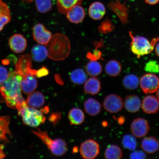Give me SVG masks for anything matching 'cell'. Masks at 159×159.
<instances>
[{
    "label": "cell",
    "mask_w": 159,
    "mask_h": 159,
    "mask_svg": "<svg viewBox=\"0 0 159 159\" xmlns=\"http://www.w3.org/2000/svg\"><path fill=\"white\" fill-rule=\"evenodd\" d=\"M156 95L158 98L159 99V89H158V90L157 91Z\"/></svg>",
    "instance_id": "cell-45"
},
{
    "label": "cell",
    "mask_w": 159,
    "mask_h": 159,
    "mask_svg": "<svg viewBox=\"0 0 159 159\" xmlns=\"http://www.w3.org/2000/svg\"><path fill=\"white\" fill-rule=\"evenodd\" d=\"M122 144L125 149L134 151L136 150L137 146L136 139L133 135H125L122 139Z\"/></svg>",
    "instance_id": "cell-32"
},
{
    "label": "cell",
    "mask_w": 159,
    "mask_h": 159,
    "mask_svg": "<svg viewBox=\"0 0 159 159\" xmlns=\"http://www.w3.org/2000/svg\"><path fill=\"white\" fill-rule=\"evenodd\" d=\"M70 78L75 84L81 85L86 82L87 77L84 70L79 68L74 70L71 73Z\"/></svg>",
    "instance_id": "cell-30"
},
{
    "label": "cell",
    "mask_w": 159,
    "mask_h": 159,
    "mask_svg": "<svg viewBox=\"0 0 159 159\" xmlns=\"http://www.w3.org/2000/svg\"><path fill=\"white\" fill-rule=\"evenodd\" d=\"M141 107L146 114H156L159 110V99L154 95H148L143 99Z\"/></svg>",
    "instance_id": "cell-13"
},
{
    "label": "cell",
    "mask_w": 159,
    "mask_h": 159,
    "mask_svg": "<svg viewBox=\"0 0 159 159\" xmlns=\"http://www.w3.org/2000/svg\"><path fill=\"white\" fill-rule=\"evenodd\" d=\"M103 126H107V123L106 122H104L102 123Z\"/></svg>",
    "instance_id": "cell-46"
},
{
    "label": "cell",
    "mask_w": 159,
    "mask_h": 159,
    "mask_svg": "<svg viewBox=\"0 0 159 159\" xmlns=\"http://www.w3.org/2000/svg\"><path fill=\"white\" fill-rule=\"evenodd\" d=\"M60 118L61 114H60L59 113H53L51 115V116H50L49 120L50 121L54 124L57 123V121H58Z\"/></svg>",
    "instance_id": "cell-40"
},
{
    "label": "cell",
    "mask_w": 159,
    "mask_h": 159,
    "mask_svg": "<svg viewBox=\"0 0 159 159\" xmlns=\"http://www.w3.org/2000/svg\"><path fill=\"white\" fill-rule=\"evenodd\" d=\"M84 113L80 109L75 108L69 111L68 119L71 125H80L84 122Z\"/></svg>",
    "instance_id": "cell-27"
},
{
    "label": "cell",
    "mask_w": 159,
    "mask_h": 159,
    "mask_svg": "<svg viewBox=\"0 0 159 159\" xmlns=\"http://www.w3.org/2000/svg\"><path fill=\"white\" fill-rule=\"evenodd\" d=\"M145 2L150 5H155L157 4L159 0H144Z\"/></svg>",
    "instance_id": "cell-41"
},
{
    "label": "cell",
    "mask_w": 159,
    "mask_h": 159,
    "mask_svg": "<svg viewBox=\"0 0 159 159\" xmlns=\"http://www.w3.org/2000/svg\"><path fill=\"white\" fill-rule=\"evenodd\" d=\"M31 58L36 62H41L48 57V53L46 46L38 44L34 45L31 50Z\"/></svg>",
    "instance_id": "cell-19"
},
{
    "label": "cell",
    "mask_w": 159,
    "mask_h": 159,
    "mask_svg": "<svg viewBox=\"0 0 159 159\" xmlns=\"http://www.w3.org/2000/svg\"><path fill=\"white\" fill-rule=\"evenodd\" d=\"M11 20V16L8 7L5 3L0 0V32Z\"/></svg>",
    "instance_id": "cell-24"
},
{
    "label": "cell",
    "mask_w": 159,
    "mask_h": 159,
    "mask_svg": "<svg viewBox=\"0 0 159 159\" xmlns=\"http://www.w3.org/2000/svg\"><path fill=\"white\" fill-rule=\"evenodd\" d=\"M85 70L87 73L90 76H98L102 71V66L101 63L96 61H91L85 66Z\"/></svg>",
    "instance_id": "cell-29"
},
{
    "label": "cell",
    "mask_w": 159,
    "mask_h": 159,
    "mask_svg": "<svg viewBox=\"0 0 159 159\" xmlns=\"http://www.w3.org/2000/svg\"><path fill=\"white\" fill-rule=\"evenodd\" d=\"M104 156L107 159H120L122 157L123 153L119 146L111 144L109 145L105 150Z\"/></svg>",
    "instance_id": "cell-28"
},
{
    "label": "cell",
    "mask_w": 159,
    "mask_h": 159,
    "mask_svg": "<svg viewBox=\"0 0 159 159\" xmlns=\"http://www.w3.org/2000/svg\"><path fill=\"white\" fill-rule=\"evenodd\" d=\"M132 41L130 43V49L138 58L149 54L153 50L155 45L159 41V37L152 39L150 42L148 39L143 37H134L129 32Z\"/></svg>",
    "instance_id": "cell-3"
},
{
    "label": "cell",
    "mask_w": 159,
    "mask_h": 159,
    "mask_svg": "<svg viewBox=\"0 0 159 159\" xmlns=\"http://www.w3.org/2000/svg\"><path fill=\"white\" fill-rule=\"evenodd\" d=\"M102 55V53L98 50H95L93 53L89 52L87 55V57L91 61H97L100 59Z\"/></svg>",
    "instance_id": "cell-38"
},
{
    "label": "cell",
    "mask_w": 159,
    "mask_h": 159,
    "mask_svg": "<svg viewBox=\"0 0 159 159\" xmlns=\"http://www.w3.org/2000/svg\"><path fill=\"white\" fill-rule=\"evenodd\" d=\"M48 74V70L46 67H43L39 69V70H36V77L40 78V77L46 76Z\"/></svg>",
    "instance_id": "cell-39"
},
{
    "label": "cell",
    "mask_w": 159,
    "mask_h": 159,
    "mask_svg": "<svg viewBox=\"0 0 159 159\" xmlns=\"http://www.w3.org/2000/svg\"><path fill=\"white\" fill-rule=\"evenodd\" d=\"M142 102L139 97L136 95H128L125 98L124 105L126 110L130 113H136L139 110Z\"/></svg>",
    "instance_id": "cell-17"
},
{
    "label": "cell",
    "mask_w": 159,
    "mask_h": 159,
    "mask_svg": "<svg viewBox=\"0 0 159 159\" xmlns=\"http://www.w3.org/2000/svg\"><path fill=\"white\" fill-rule=\"evenodd\" d=\"M141 148L144 152L148 154L154 153L159 148V143L154 137L144 138L141 143Z\"/></svg>",
    "instance_id": "cell-18"
},
{
    "label": "cell",
    "mask_w": 159,
    "mask_h": 159,
    "mask_svg": "<svg viewBox=\"0 0 159 159\" xmlns=\"http://www.w3.org/2000/svg\"><path fill=\"white\" fill-rule=\"evenodd\" d=\"M85 112L91 116L98 115L101 110V105L98 101L94 99L89 98L84 103Z\"/></svg>",
    "instance_id": "cell-22"
},
{
    "label": "cell",
    "mask_w": 159,
    "mask_h": 159,
    "mask_svg": "<svg viewBox=\"0 0 159 159\" xmlns=\"http://www.w3.org/2000/svg\"><path fill=\"white\" fill-rule=\"evenodd\" d=\"M103 106L107 112L115 114L122 110L124 107V102L119 95L111 94L105 97L103 102Z\"/></svg>",
    "instance_id": "cell-8"
},
{
    "label": "cell",
    "mask_w": 159,
    "mask_h": 159,
    "mask_svg": "<svg viewBox=\"0 0 159 159\" xmlns=\"http://www.w3.org/2000/svg\"><path fill=\"white\" fill-rule=\"evenodd\" d=\"M144 69L148 72L158 73L159 72V63L156 61H149L145 65Z\"/></svg>",
    "instance_id": "cell-35"
},
{
    "label": "cell",
    "mask_w": 159,
    "mask_h": 159,
    "mask_svg": "<svg viewBox=\"0 0 159 159\" xmlns=\"http://www.w3.org/2000/svg\"><path fill=\"white\" fill-rule=\"evenodd\" d=\"M126 2L121 3L119 0H112L108 3V7L118 16L123 25L128 23V9Z\"/></svg>",
    "instance_id": "cell-9"
},
{
    "label": "cell",
    "mask_w": 159,
    "mask_h": 159,
    "mask_svg": "<svg viewBox=\"0 0 159 159\" xmlns=\"http://www.w3.org/2000/svg\"><path fill=\"white\" fill-rule=\"evenodd\" d=\"M139 81L138 77L136 75L129 74L123 79L122 83L125 88L129 90H134L138 87Z\"/></svg>",
    "instance_id": "cell-31"
},
{
    "label": "cell",
    "mask_w": 159,
    "mask_h": 159,
    "mask_svg": "<svg viewBox=\"0 0 159 159\" xmlns=\"http://www.w3.org/2000/svg\"><path fill=\"white\" fill-rule=\"evenodd\" d=\"M22 77L15 71H11L0 88V93L8 106L20 109L27 105L21 94Z\"/></svg>",
    "instance_id": "cell-1"
},
{
    "label": "cell",
    "mask_w": 159,
    "mask_h": 159,
    "mask_svg": "<svg viewBox=\"0 0 159 159\" xmlns=\"http://www.w3.org/2000/svg\"><path fill=\"white\" fill-rule=\"evenodd\" d=\"M45 46L47 49L48 57L53 60H64L70 53V41L68 37L62 34L57 33L52 36Z\"/></svg>",
    "instance_id": "cell-2"
},
{
    "label": "cell",
    "mask_w": 159,
    "mask_h": 159,
    "mask_svg": "<svg viewBox=\"0 0 159 159\" xmlns=\"http://www.w3.org/2000/svg\"><path fill=\"white\" fill-rule=\"evenodd\" d=\"M9 43L10 48L17 53L23 52L27 47V40L20 34H15L11 37Z\"/></svg>",
    "instance_id": "cell-14"
},
{
    "label": "cell",
    "mask_w": 159,
    "mask_h": 159,
    "mask_svg": "<svg viewBox=\"0 0 159 159\" xmlns=\"http://www.w3.org/2000/svg\"><path fill=\"white\" fill-rule=\"evenodd\" d=\"M45 99L44 96L40 92H34L30 94L27 99V104L33 108H39L44 104Z\"/></svg>",
    "instance_id": "cell-21"
},
{
    "label": "cell",
    "mask_w": 159,
    "mask_h": 159,
    "mask_svg": "<svg viewBox=\"0 0 159 159\" xmlns=\"http://www.w3.org/2000/svg\"><path fill=\"white\" fill-rule=\"evenodd\" d=\"M32 132L41 139L54 156H62L67 152L66 144L62 139H58L53 140L49 138L47 132H43L39 129L38 131H33Z\"/></svg>",
    "instance_id": "cell-4"
},
{
    "label": "cell",
    "mask_w": 159,
    "mask_h": 159,
    "mask_svg": "<svg viewBox=\"0 0 159 159\" xmlns=\"http://www.w3.org/2000/svg\"><path fill=\"white\" fill-rule=\"evenodd\" d=\"M3 145H0V159H2L6 157L5 155L3 152Z\"/></svg>",
    "instance_id": "cell-42"
},
{
    "label": "cell",
    "mask_w": 159,
    "mask_h": 159,
    "mask_svg": "<svg viewBox=\"0 0 159 159\" xmlns=\"http://www.w3.org/2000/svg\"><path fill=\"white\" fill-rule=\"evenodd\" d=\"M155 52L157 55L159 57V42L157 43L155 47Z\"/></svg>",
    "instance_id": "cell-44"
},
{
    "label": "cell",
    "mask_w": 159,
    "mask_h": 159,
    "mask_svg": "<svg viewBox=\"0 0 159 159\" xmlns=\"http://www.w3.org/2000/svg\"><path fill=\"white\" fill-rule=\"evenodd\" d=\"M115 29V26L112 22L108 19H107L101 23L98 27V30L101 33L107 34L112 32Z\"/></svg>",
    "instance_id": "cell-34"
},
{
    "label": "cell",
    "mask_w": 159,
    "mask_h": 159,
    "mask_svg": "<svg viewBox=\"0 0 159 159\" xmlns=\"http://www.w3.org/2000/svg\"><path fill=\"white\" fill-rule=\"evenodd\" d=\"M88 12L91 18L97 20L104 17L106 13V9L102 3L95 2L89 6Z\"/></svg>",
    "instance_id": "cell-16"
},
{
    "label": "cell",
    "mask_w": 159,
    "mask_h": 159,
    "mask_svg": "<svg viewBox=\"0 0 159 159\" xmlns=\"http://www.w3.org/2000/svg\"><path fill=\"white\" fill-rule=\"evenodd\" d=\"M66 17L73 23H80L84 20L85 13L84 8L80 5L74 6L68 10L66 13Z\"/></svg>",
    "instance_id": "cell-15"
},
{
    "label": "cell",
    "mask_w": 159,
    "mask_h": 159,
    "mask_svg": "<svg viewBox=\"0 0 159 159\" xmlns=\"http://www.w3.org/2000/svg\"><path fill=\"white\" fill-rule=\"evenodd\" d=\"M8 75L7 69L4 67L0 66V88L7 78Z\"/></svg>",
    "instance_id": "cell-36"
},
{
    "label": "cell",
    "mask_w": 159,
    "mask_h": 159,
    "mask_svg": "<svg viewBox=\"0 0 159 159\" xmlns=\"http://www.w3.org/2000/svg\"><path fill=\"white\" fill-rule=\"evenodd\" d=\"M125 120V118L123 116L119 117L117 119L118 124L121 125L124 124Z\"/></svg>",
    "instance_id": "cell-43"
},
{
    "label": "cell",
    "mask_w": 159,
    "mask_h": 159,
    "mask_svg": "<svg viewBox=\"0 0 159 159\" xmlns=\"http://www.w3.org/2000/svg\"><path fill=\"white\" fill-rule=\"evenodd\" d=\"M122 66L118 61L112 60L107 63L105 67V72L111 77H116L120 74Z\"/></svg>",
    "instance_id": "cell-25"
},
{
    "label": "cell",
    "mask_w": 159,
    "mask_h": 159,
    "mask_svg": "<svg viewBox=\"0 0 159 159\" xmlns=\"http://www.w3.org/2000/svg\"><path fill=\"white\" fill-rule=\"evenodd\" d=\"M36 72V70L31 68L20 75L22 77L21 90L25 94H30L37 88Z\"/></svg>",
    "instance_id": "cell-6"
},
{
    "label": "cell",
    "mask_w": 159,
    "mask_h": 159,
    "mask_svg": "<svg viewBox=\"0 0 159 159\" xmlns=\"http://www.w3.org/2000/svg\"><path fill=\"white\" fill-rule=\"evenodd\" d=\"M33 36L39 44L46 45L51 39L52 34L42 24L38 23L33 27Z\"/></svg>",
    "instance_id": "cell-11"
},
{
    "label": "cell",
    "mask_w": 159,
    "mask_h": 159,
    "mask_svg": "<svg viewBox=\"0 0 159 159\" xmlns=\"http://www.w3.org/2000/svg\"><path fill=\"white\" fill-rule=\"evenodd\" d=\"M82 0H57V6L60 13L65 14L71 7L82 3Z\"/></svg>",
    "instance_id": "cell-26"
},
{
    "label": "cell",
    "mask_w": 159,
    "mask_h": 159,
    "mask_svg": "<svg viewBox=\"0 0 159 159\" xmlns=\"http://www.w3.org/2000/svg\"><path fill=\"white\" fill-rule=\"evenodd\" d=\"M18 115L22 117L24 124L32 127L39 126L46 120L42 111L29 107L28 105L18 111Z\"/></svg>",
    "instance_id": "cell-5"
},
{
    "label": "cell",
    "mask_w": 159,
    "mask_h": 159,
    "mask_svg": "<svg viewBox=\"0 0 159 159\" xmlns=\"http://www.w3.org/2000/svg\"><path fill=\"white\" fill-rule=\"evenodd\" d=\"M139 84L145 94H152L159 88V78L156 75L148 73L143 75Z\"/></svg>",
    "instance_id": "cell-7"
},
{
    "label": "cell",
    "mask_w": 159,
    "mask_h": 159,
    "mask_svg": "<svg viewBox=\"0 0 159 159\" xmlns=\"http://www.w3.org/2000/svg\"><path fill=\"white\" fill-rule=\"evenodd\" d=\"M80 152L81 156L84 159H94L99 154V145L96 141L94 140H87L81 144Z\"/></svg>",
    "instance_id": "cell-10"
},
{
    "label": "cell",
    "mask_w": 159,
    "mask_h": 159,
    "mask_svg": "<svg viewBox=\"0 0 159 159\" xmlns=\"http://www.w3.org/2000/svg\"><path fill=\"white\" fill-rule=\"evenodd\" d=\"M101 89L100 81L96 77H91L85 83L84 89L87 94L96 95L100 91Z\"/></svg>",
    "instance_id": "cell-20"
},
{
    "label": "cell",
    "mask_w": 159,
    "mask_h": 159,
    "mask_svg": "<svg viewBox=\"0 0 159 159\" xmlns=\"http://www.w3.org/2000/svg\"><path fill=\"white\" fill-rule=\"evenodd\" d=\"M77 150H77V148H75L73 149V152H76Z\"/></svg>",
    "instance_id": "cell-47"
},
{
    "label": "cell",
    "mask_w": 159,
    "mask_h": 159,
    "mask_svg": "<svg viewBox=\"0 0 159 159\" xmlns=\"http://www.w3.org/2000/svg\"><path fill=\"white\" fill-rule=\"evenodd\" d=\"M35 4L37 11L43 13L49 11L52 7L51 0H35Z\"/></svg>",
    "instance_id": "cell-33"
},
{
    "label": "cell",
    "mask_w": 159,
    "mask_h": 159,
    "mask_svg": "<svg viewBox=\"0 0 159 159\" xmlns=\"http://www.w3.org/2000/svg\"><path fill=\"white\" fill-rule=\"evenodd\" d=\"M10 119L8 116H0V141L8 142L7 135L11 136L9 129Z\"/></svg>",
    "instance_id": "cell-23"
},
{
    "label": "cell",
    "mask_w": 159,
    "mask_h": 159,
    "mask_svg": "<svg viewBox=\"0 0 159 159\" xmlns=\"http://www.w3.org/2000/svg\"><path fill=\"white\" fill-rule=\"evenodd\" d=\"M130 157L132 159H144L146 158V156L145 153L141 151H134L131 153Z\"/></svg>",
    "instance_id": "cell-37"
},
{
    "label": "cell",
    "mask_w": 159,
    "mask_h": 159,
    "mask_svg": "<svg viewBox=\"0 0 159 159\" xmlns=\"http://www.w3.org/2000/svg\"><path fill=\"white\" fill-rule=\"evenodd\" d=\"M131 132L136 138H140L146 136L150 130V126L146 119L142 118L135 119L130 125Z\"/></svg>",
    "instance_id": "cell-12"
}]
</instances>
